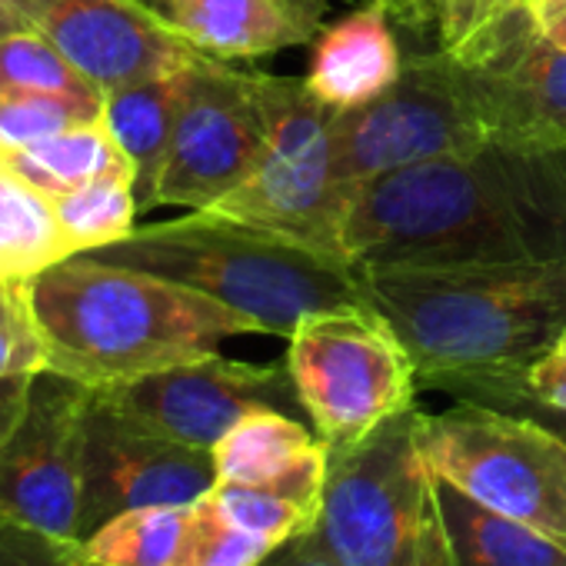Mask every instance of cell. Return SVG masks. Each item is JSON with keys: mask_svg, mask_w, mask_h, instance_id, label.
<instances>
[{"mask_svg": "<svg viewBox=\"0 0 566 566\" xmlns=\"http://www.w3.org/2000/svg\"><path fill=\"white\" fill-rule=\"evenodd\" d=\"M28 304L48 370L91 390L217 354L230 337L260 334L253 321L200 291L87 253L28 280Z\"/></svg>", "mask_w": 566, "mask_h": 566, "instance_id": "3", "label": "cell"}, {"mask_svg": "<svg viewBox=\"0 0 566 566\" xmlns=\"http://www.w3.org/2000/svg\"><path fill=\"white\" fill-rule=\"evenodd\" d=\"M184 74L187 67L174 74H157L137 84H124L117 91H107L101 104V117L107 130L114 134L117 147L134 167L140 213L157 207V184H160V170H164L170 137H174Z\"/></svg>", "mask_w": 566, "mask_h": 566, "instance_id": "19", "label": "cell"}, {"mask_svg": "<svg viewBox=\"0 0 566 566\" xmlns=\"http://www.w3.org/2000/svg\"><path fill=\"white\" fill-rule=\"evenodd\" d=\"M403 61L390 14L367 4L317 34L307 87L331 111H354L377 101L400 77Z\"/></svg>", "mask_w": 566, "mask_h": 566, "instance_id": "18", "label": "cell"}, {"mask_svg": "<svg viewBox=\"0 0 566 566\" xmlns=\"http://www.w3.org/2000/svg\"><path fill=\"white\" fill-rule=\"evenodd\" d=\"M437 500L453 566H566V543L470 500L440 476Z\"/></svg>", "mask_w": 566, "mask_h": 566, "instance_id": "20", "label": "cell"}, {"mask_svg": "<svg viewBox=\"0 0 566 566\" xmlns=\"http://www.w3.org/2000/svg\"><path fill=\"white\" fill-rule=\"evenodd\" d=\"M533 28L556 48L566 51V0H526Z\"/></svg>", "mask_w": 566, "mask_h": 566, "instance_id": "35", "label": "cell"}, {"mask_svg": "<svg viewBox=\"0 0 566 566\" xmlns=\"http://www.w3.org/2000/svg\"><path fill=\"white\" fill-rule=\"evenodd\" d=\"M213 503L243 530L266 536L270 543H287L301 533H311L317 523V510L304 506L297 500L276 496L260 486H243V483H217L210 490Z\"/></svg>", "mask_w": 566, "mask_h": 566, "instance_id": "27", "label": "cell"}, {"mask_svg": "<svg viewBox=\"0 0 566 566\" xmlns=\"http://www.w3.org/2000/svg\"><path fill=\"white\" fill-rule=\"evenodd\" d=\"M516 390H523L530 400L549 410L566 413V331L530 364Z\"/></svg>", "mask_w": 566, "mask_h": 566, "instance_id": "32", "label": "cell"}, {"mask_svg": "<svg viewBox=\"0 0 566 566\" xmlns=\"http://www.w3.org/2000/svg\"><path fill=\"white\" fill-rule=\"evenodd\" d=\"M101 94L190 67L200 54L174 38L140 0H8Z\"/></svg>", "mask_w": 566, "mask_h": 566, "instance_id": "15", "label": "cell"}, {"mask_svg": "<svg viewBox=\"0 0 566 566\" xmlns=\"http://www.w3.org/2000/svg\"><path fill=\"white\" fill-rule=\"evenodd\" d=\"M266 117L256 71L197 57L184 74L170 150L157 184V207L210 210L256 167Z\"/></svg>", "mask_w": 566, "mask_h": 566, "instance_id": "10", "label": "cell"}, {"mask_svg": "<svg viewBox=\"0 0 566 566\" xmlns=\"http://www.w3.org/2000/svg\"><path fill=\"white\" fill-rule=\"evenodd\" d=\"M420 417L423 410L410 407L357 447L327 453L311 536L340 566H453Z\"/></svg>", "mask_w": 566, "mask_h": 566, "instance_id": "5", "label": "cell"}, {"mask_svg": "<svg viewBox=\"0 0 566 566\" xmlns=\"http://www.w3.org/2000/svg\"><path fill=\"white\" fill-rule=\"evenodd\" d=\"M260 566H340V563L331 559L311 533H301L287 543H280Z\"/></svg>", "mask_w": 566, "mask_h": 566, "instance_id": "33", "label": "cell"}, {"mask_svg": "<svg viewBox=\"0 0 566 566\" xmlns=\"http://www.w3.org/2000/svg\"><path fill=\"white\" fill-rule=\"evenodd\" d=\"M516 8H526V0H430V28L437 34V48L457 54Z\"/></svg>", "mask_w": 566, "mask_h": 566, "instance_id": "30", "label": "cell"}, {"mask_svg": "<svg viewBox=\"0 0 566 566\" xmlns=\"http://www.w3.org/2000/svg\"><path fill=\"white\" fill-rule=\"evenodd\" d=\"M486 407H496V410H510V413H526V417H533V420H539V423H546L549 430H556L563 440H566V413H559V410H549V407H543V403H536V400H530L523 390H516V387H510V390H500V394H493L490 400H486Z\"/></svg>", "mask_w": 566, "mask_h": 566, "instance_id": "34", "label": "cell"}, {"mask_svg": "<svg viewBox=\"0 0 566 566\" xmlns=\"http://www.w3.org/2000/svg\"><path fill=\"white\" fill-rule=\"evenodd\" d=\"M87 256L184 283L273 337H291L307 314L367 304L350 263L207 210L134 227Z\"/></svg>", "mask_w": 566, "mask_h": 566, "instance_id": "4", "label": "cell"}, {"mask_svg": "<svg viewBox=\"0 0 566 566\" xmlns=\"http://www.w3.org/2000/svg\"><path fill=\"white\" fill-rule=\"evenodd\" d=\"M31 384H34V374L0 380V440H4L14 430V423L21 420V413L28 407Z\"/></svg>", "mask_w": 566, "mask_h": 566, "instance_id": "36", "label": "cell"}, {"mask_svg": "<svg viewBox=\"0 0 566 566\" xmlns=\"http://www.w3.org/2000/svg\"><path fill=\"white\" fill-rule=\"evenodd\" d=\"M430 470L470 500L566 543V440L546 423L457 400L420 417Z\"/></svg>", "mask_w": 566, "mask_h": 566, "instance_id": "8", "label": "cell"}, {"mask_svg": "<svg viewBox=\"0 0 566 566\" xmlns=\"http://www.w3.org/2000/svg\"><path fill=\"white\" fill-rule=\"evenodd\" d=\"M61 230L77 253H94L107 243L124 240L127 233H134L137 227V187H134V174L120 170V174H107L101 180H91L71 193L51 197Z\"/></svg>", "mask_w": 566, "mask_h": 566, "instance_id": "24", "label": "cell"}, {"mask_svg": "<svg viewBox=\"0 0 566 566\" xmlns=\"http://www.w3.org/2000/svg\"><path fill=\"white\" fill-rule=\"evenodd\" d=\"M187 48L217 61H256L317 41L324 0H140Z\"/></svg>", "mask_w": 566, "mask_h": 566, "instance_id": "16", "label": "cell"}, {"mask_svg": "<svg viewBox=\"0 0 566 566\" xmlns=\"http://www.w3.org/2000/svg\"><path fill=\"white\" fill-rule=\"evenodd\" d=\"M276 543L233 523L210 493L190 503V523L177 566H260Z\"/></svg>", "mask_w": 566, "mask_h": 566, "instance_id": "26", "label": "cell"}, {"mask_svg": "<svg viewBox=\"0 0 566 566\" xmlns=\"http://www.w3.org/2000/svg\"><path fill=\"white\" fill-rule=\"evenodd\" d=\"M370 4L384 8L390 14V21H400L410 28L430 24V0H370Z\"/></svg>", "mask_w": 566, "mask_h": 566, "instance_id": "37", "label": "cell"}, {"mask_svg": "<svg viewBox=\"0 0 566 566\" xmlns=\"http://www.w3.org/2000/svg\"><path fill=\"white\" fill-rule=\"evenodd\" d=\"M213 467L217 483L260 486L321 510L331 460L314 427L280 410H253L213 447Z\"/></svg>", "mask_w": 566, "mask_h": 566, "instance_id": "17", "label": "cell"}, {"mask_svg": "<svg viewBox=\"0 0 566 566\" xmlns=\"http://www.w3.org/2000/svg\"><path fill=\"white\" fill-rule=\"evenodd\" d=\"M256 87L266 117L263 154L250 177L207 213L344 260L340 217L354 184L337 180L334 111L311 94L307 81L256 74Z\"/></svg>", "mask_w": 566, "mask_h": 566, "instance_id": "6", "label": "cell"}, {"mask_svg": "<svg viewBox=\"0 0 566 566\" xmlns=\"http://www.w3.org/2000/svg\"><path fill=\"white\" fill-rule=\"evenodd\" d=\"M41 370L48 364L28 304V280H0V380Z\"/></svg>", "mask_w": 566, "mask_h": 566, "instance_id": "29", "label": "cell"}, {"mask_svg": "<svg viewBox=\"0 0 566 566\" xmlns=\"http://www.w3.org/2000/svg\"><path fill=\"white\" fill-rule=\"evenodd\" d=\"M0 94H48L97 111L104 104V94L31 28L0 34Z\"/></svg>", "mask_w": 566, "mask_h": 566, "instance_id": "25", "label": "cell"}, {"mask_svg": "<svg viewBox=\"0 0 566 566\" xmlns=\"http://www.w3.org/2000/svg\"><path fill=\"white\" fill-rule=\"evenodd\" d=\"M490 140V124L460 61L440 48L410 54L400 77L377 101L354 111H334L340 184L463 157Z\"/></svg>", "mask_w": 566, "mask_h": 566, "instance_id": "9", "label": "cell"}, {"mask_svg": "<svg viewBox=\"0 0 566 566\" xmlns=\"http://www.w3.org/2000/svg\"><path fill=\"white\" fill-rule=\"evenodd\" d=\"M67 256L54 200L0 157V280H34Z\"/></svg>", "mask_w": 566, "mask_h": 566, "instance_id": "21", "label": "cell"}, {"mask_svg": "<svg viewBox=\"0 0 566 566\" xmlns=\"http://www.w3.org/2000/svg\"><path fill=\"white\" fill-rule=\"evenodd\" d=\"M101 111L48 97V94H0V154H14L31 144H41L67 127H77L84 120H97Z\"/></svg>", "mask_w": 566, "mask_h": 566, "instance_id": "28", "label": "cell"}, {"mask_svg": "<svg viewBox=\"0 0 566 566\" xmlns=\"http://www.w3.org/2000/svg\"><path fill=\"white\" fill-rule=\"evenodd\" d=\"M150 430L213 453V447L253 410L304 413L287 364H243L207 354L130 384L101 390Z\"/></svg>", "mask_w": 566, "mask_h": 566, "instance_id": "13", "label": "cell"}, {"mask_svg": "<svg viewBox=\"0 0 566 566\" xmlns=\"http://www.w3.org/2000/svg\"><path fill=\"white\" fill-rule=\"evenodd\" d=\"M0 566H104V563L87 556L81 539H61L24 526H0Z\"/></svg>", "mask_w": 566, "mask_h": 566, "instance_id": "31", "label": "cell"}, {"mask_svg": "<svg viewBox=\"0 0 566 566\" xmlns=\"http://www.w3.org/2000/svg\"><path fill=\"white\" fill-rule=\"evenodd\" d=\"M190 523V503H157L117 513L84 543L104 566H177Z\"/></svg>", "mask_w": 566, "mask_h": 566, "instance_id": "23", "label": "cell"}, {"mask_svg": "<svg viewBox=\"0 0 566 566\" xmlns=\"http://www.w3.org/2000/svg\"><path fill=\"white\" fill-rule=\"evenodd\" d=\"M291 380L327 453L357 447L417 407V370L394 327L370 307L307 314L287 337Z\"/></svg>", "mask_w": 566, "mask_h": 566, "instance_id": "7", "label": "cell"}, {"mask_svg": "<svg viewBox=\"0 0 566 566\" xmlns=\"http://www.w3.org/2000/svg\"><path fill=\"white\" fill-rule=\"evenodd\" d=\"M24 180H31L48 197L71 193L91 180H101L107 174L130 170V160L117 147L114 134L107 130L104 117L84 120L77 127H67L41 144H31L14 154H0Z\"/></svg>", "mask_w": 566, "mask_h": 566, "instance_id": "22", "label": "cell"}, {"mask_svg": "<svg viewBox=\"0 0 566 566\" xmlns=\"http://www.w3.org/2000/svg\"><path fill=\"white\" fill-rule=\"evenodd\" d=\"M453 57L493 140L566 150V51L533 28L526 8L510 11Z\"/></svg>", "mask_w": 566, "mask_h": 566, "instance_id": "14", "label": "cell"}, {"mask_svg": "<svg viewBox=\"0 0 566 566\" xmlns=\"http://www.w3.org/2000/svg\"><path fill=\"white\" fill-rule=\"evenodd\" d=\"M91 387L41 370L14 430L0 440V526L81 539V450Z\"/></svg>", "mask_w": 566, "mask_h": 566, "instance_id": "11", "label": "cell"}, {"mask_svg": "<svg viewBox=\"0 0 566 566\" xmlns=\"http://www.w3.org/2000/svg\"><path fill=\"white\" fill-rule=\"evenodd\" d=\"M360 287L403 340L420 387L457 400L520 387L566 331V263L394 266L360 273Z\"/></svg>", "mask_w": 566, "mask_h": 566, "instance_id": "2", "label": "cell"}, {"mask_svg": "<svg viewBox=\"0 0 566 566\" xmlns=\"http://www.w3.org/2000/svg\"><path fill=\"white\" fill-rule=\"evenodd\" d=\"M213 486V453L150 430L101 390H91L81 450V539L117 513L157 503H193Z\"/></svg>", "mask_w": 566, "mask_h": 566, "instance_id": "12", "label": "cell"}, {"mask_svg": "<svg viewBox=\"0 0 566 566\" xmlns=\"http://www.w3.org/2000/svg\"><path fill=\"white\" fill-rule=\"evenodd\" d=\"M340 253L357 270L566 263V150L486 147L350 187Z\"/></svg>", "mask_w": 566, "mask_h": 566, "instance_id": "1", "label": "cell"}, {"mask_svg": "<svg viewBox=\"0 0 566 566\" xmlns=\"http://www.w3.org/2000/svg\"><path fill=\"white\" fill-rule=\"evenodd\" d=\"M18 28H24L18 18H14V11L8 8V0H0V34H8V31H18Z\"/></svg>", "mask_w": 566, "mask_h": 566, "instance_id": "38", "label": "cell"}]
</instances>
